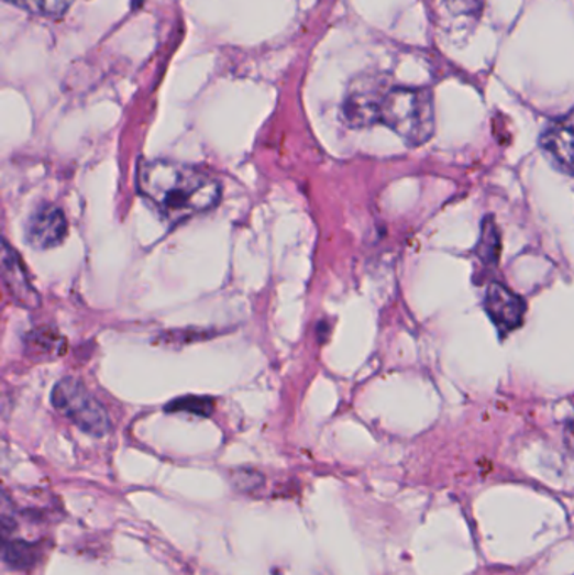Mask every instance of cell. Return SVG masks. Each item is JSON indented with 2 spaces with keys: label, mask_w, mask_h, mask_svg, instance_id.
<instances>
[{
  "label": "cell",
  "mask_w": 574,
  "mask_h": 575,
  "mask_svg": "<svg viewBox=\"0 0 574 575\" xmlns=\"http://www.w3.org/2000/svg\"><path fill=\"white\" fill-rule=\"evenodd\" d=\"M139 189L164 221L180 224L220 204V180L173 161H152L139 172Z\"/></svg>",
  "instance_id": "obj_1"
},
{
  "label": "cell",
  "mask_w": 574,
  "mask_h": 575,
  "mask_svg": "<svg viewBox=\"0 0 574 575\" xmlns=\"http://www.w3.org/2000/svg\"><path fill=\"white\" fill-rule=\"evenodd\" d=\"M380 123H385L409 147H420L434 133V103L430 91L396 86L386 95Z\"/></svg>",
  "instance_id": "obj_2"
},
{
  "label": "cell",
  "mask_w": 574,
  "mask_h": 575,
  "mask_svg": "<svg viewBox=\"0 0 574 575\" xmlns=\"http://www.w3.org/2000/svg\"><path fill=\"white\" fill-rule=\"evenodd\" d=\"M51 400L54 409L84 433L103 438L112 431V419L107 409L81 380L73 377L59 380L53 389Z\"/></svg>",
  "instance_id": "obj_3"
},
{
  "label": "cell",
  "mask_w": 574,
  "mask_h": 575,
  "mask_svg": "<svg viewBox=\"0 0 574 575\" xmlns=\"http://www.w3.org/2000/svg\"><path fill=\"white\" fill-rule=\"evenodd\" d=\"M388 79L380 75H361L352 79L342 103V117L352 129H367L380 123V110L391 90Z\"/></svg>",
  "instance_id": "obj_4"
},
{
  "label": "cell",
  "mask_w": 574,
  "mask_h": 575,
  "mask_svg": "<svg viewBox=\"0 0 574 575\" xmlns=\"http://www.w3.org/2000/svg\"><path fill=\"white\" fill-rule=\"evenodd\" d=\"M66 234H68V221L62 209L44 202L31 212L25 228V241L34 250L44 251L59 246L66 240Z\"/></svg>",
  "instance_id": "obj_5"
},
{
  "label": "cell",
  "mask_w": 574,
  "mask_h": 575,
  "mask_svg": "<svg viewBox=\"0 0 574 575\" xmlns=\"http://www.w3.org/2000/svg\"><path fill=\"white\" fill-rule=\"evenodd\" d=\"M485 310L503 333L514 332L525 322L526 303L503 283H490L485 294Z\"/></svg>",
  "instance_id": "obj_6"
},
{
  "label": "cell",
  "mask_w": 574,
  "mask_h": 575,
  "mask_svg": "<svg viewBox=\"0 0 574 575\" xmlns=\"http://www.w3.org/2000/svg\"><path fill=\"white\" fill-rule=\"evenodd\" d=\"M541 147L560 170L574 176V120H558L544 130Z\"/></svg>",
  "instance_id": "obj_7"
},
{
  "label": "cell",
  "mask_w": 574,
  "mask_h": 575,
  "mask_svg": "<svg viewBox=\"0 0 574 575\" xmlns=\"http://www.w3.org/2000/svg\"><path fill=\"white\" fill-rule=\"evenodd\" d=\"M2 275L15 300L21 301L25 307H36L37 294L31 285L30 276L22 266L21 257L11 250L8 243L4 244V254H2Z\"/></svg>",
  "instance_id": "obj_8"
},
{
  "label": "cell",
  "mask_w": 574,
  "mask_h": 575,
  "mask_svg": "<svg viewBox=\"0 0 574 575\" xmlns=\"http://www.w3.org/2000/svg\"><path fill=\"white\" fill-rule=\"evenodd\" d=\"M40 559V549L22 540H4V562L8 567L24 571L33 567Z\"/></svg>",
  "instance_id": "obj_9"
},
{
  "label": "cell",
  "mask_w": 574,
  "mask_h": 575,
  "mask_svg": "<svg viewBox=\"0 0 574 575\" xmlns=\"http://www.w3.org/2000/svg\"><path fill=\"white\" fill-rule=\"evenodd\" d=\"M499 253L500 237L496 222H494V219H492V221L490 219H485L484 225H482L481 241H478L477 246L478 259L487 266L497 265Z\"/></svg>",
  "instance_id": "obj_10"
},
{
  "label": "cell",
  "mask_w": 574,
  "mask_h": 575,
  "mask_svg": "<svg viewBox=\"0 0 574 575\" xmlns=\"http://www.w3.org/2000/svg\"><path fill=\"white\" fill-rule=\"evenodd\" d=\"M15 8L41 18H62L69 8L73 0H9Z\"/></svg>",
  "instance_id": "obj_11"
},
{
  "label": "cell",
  "mask_w": 574,
  "mask_h": 575,
  "mask_svg": "<svg viewBox=\"0 0 574 575\" xmlns=\"http://www.w3.org/2000/svg\"><path fill=\"white\" fill-rule=\"evenodd\" d=\"M445 2L450 11L463 15H478L485 4V0H445Z\"/></svg>",
  "instance_id": "obj_12"
},
{
  "label": "cell",
  "mask_w": 574,
  "mask_h": 575,
  "mask_svg": "<svg viewBox=\"0 0 574 575\" xmlns=\"http://www.w3.org/2000/svg\"><path fill=\"white\" fill-rule=\"evenodd\" d=\"M173 411H190L198 412V414L208 416L211 412V402L205 399H196V397H190V399H183L179 402H174Z\"/></svg>",
  "instance_id": "obj_13"
},
{
  "label": "cell",
  "mask_w": 574,
  "mask_h": 575,
  "mask_svg": "<svg viewBox=\"0 0 574 575\" xmlns=\"http://www.w3.org/2000/svg\"><path fill=\"white\" fill-rule=\"evenodd\" d=\"M262 482V476L255 472H244L240 473V478L234 479V485L240 488L241 491H252L255 490L256 486Z\"/></svg>",
  "instance_id": "obj_14"
},
{
  "label": "cell",
  "mask_w": 574,
  "mask_h": 575,
  "mask_svg": "<svg viewBox=\"0 0 574 575\" xmlns=\"http://www.w3.org/2000/svg\"><path fill=\"white\" fill-rule=\"evenodd\" d=\"M566 443L571 451H574V412L571 414L566 424Z\"/></svg>",
  "instance_id": "obj_15"
}]
</instances>
